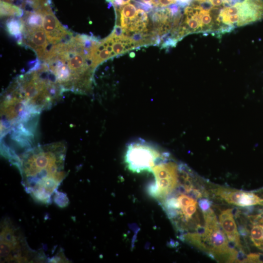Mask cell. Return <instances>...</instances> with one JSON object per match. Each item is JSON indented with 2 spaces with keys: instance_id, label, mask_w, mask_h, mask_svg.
Returning <instances> with one entry per match:
<instances>
[{
  "instance_id": "obj_1",
  "label": "cell",
  "mask_w": 263,
  "mask_h": 263,
  "mask_svg": "<svg viewBox=\"0 0 263 263\" xmlns=\"http://www.w3.org/2000/svg\"><path fill=\"white\" fill-rule=\"evenodd\" d=\"M98 40L85 34L73 35L52 45L41 61L64 92L92 93L96 69L92 53Z\"/></svg>"
},
{
  "instance_id": "obj_2",
  "label": "cell",
  "mask_w": 263,
  "mask_h": 263,
  "mask_svg": "<svg viewBox=\"0 0 263 263\" xmlns=\"http://www.w3.org/2000/svg\"><path fill=\"white\" fill-rule=\"evenodd\" d=\"M66 147L64 142L32 147L20 154L17 166L25 190L37 202L49 204L64 179Z\"/></svg>"
},
{
  "instance_id": "obj_3",
  "label": "cell",
  "mask_w": 263,
  "mask_h": 263,
  "mask_svg": "<svg viewBox=\"0 0 263 263\" xmlns=\"http://www.w3.org/2000/svg\"><path fill=\"white\" fill-rule=\"evenodd\" d=\"M39 114L27 103L13 81L1 97V146L15 150L31 147Z\"/></svg>"
},
{
  "instance_id": "obj_4",
  "label": "cell",
  "mask_w": 263,
  "mask_h": 263,
  "mask_svg": "<svg viewBox=\"0 0 263 263\" xmlns=\"http://www.w3.org/2000/svg\"><path fill=\"white\" fill-rule=\"evenodd\" d=\"M113 6L116 16L113 32L132 38L138 48L161 45L152 20L153 8L136 0H123Z\"/></svg>"
},
{
  "instance_id": "obj_5",
  "label": "cell",
  "mask_w": 263,
  "mask_h": 263,
  "mask_svg": "<svg viewBox=\"0 0 263 263\" xmlns=\"http://www.w3.org/2000/svg\"><path fill=\"white\" fill-rule=\"evenodd\" d=\"M14 81L27 103L39 113L52 107L64 92L38 59L28 72Z\"/></svg>"
},
{
  "instance_id": "obj_6",
  "label": "cell",
  "mask_w": 263,
  "mask_h": 263,
  "mask_svg": "<svg viewBox=\"0 0 263 263\" xmlns=\"http://www.w3.org/2000/svg\"><path fill=\"white\" fill-rule=\"evenodd\" d=\"M124 158L129 170L140 173L151 172L156 165L170 160V155L153 143L138 139L127 145Z\"/></svg>"
},
{
  "instance_id": "obj_7",
  "label": "cell",
  "mask_w": 263,
  "mask_h": 263,
  "mask_svg": "<svg viewBox=\"0 0 263 263\" xmlns=\"http://www.w3.org/2000/svg\"><path fill=\"white\" fill-rule=\"evenodd\" d=\"M36 254L30 249L19 230L5 218L0 226L1 263L30 262Z\"/></svg>"
},
{
  "instance_id": "obj_8",
  "label": "cell",
  "mask_w": 263,
  "mask_h": 263,
  "mask_svg": "<svg viewBox=\"0 0 263 263\" xmlns=\"http://www.w3.org/2000/svg\"><path fill=\"white\" fill-rule=\"evenodd\" d=\"M205 222L204 231L201 234L206 246V253L214 260L228 263L237 261L239 253L229 244L217 217L208 216L205 219Z\"/></svg>"
},
{
  "instance_id": "obj_9",
  "label": "cell",
  "mask_w": 263,
  "mask_h": 263,
  "mask_svg": "<svg viewBox=\"0 0 263 263\" xmlns=\"http://www.w3.org/2000/svg\"><path fill=\"white\" fill-rule=\"evenodd\" d=\"M154 182L148 187V192L159 202L173 192L179 183L178 164L169 160L154 166L151 170Z\"/></svg>"
},
{
  "instance_id": "obj_10",
  "label": "cell",
  "mask_w": 263,
  "mask_h": 263,
  "mask_svg": "<svg viewBox=\"0 0 263 263\" xmlns=\"http://www.w3.org/2000/svg\"><path fill=\"white\" fill-rule=\"evenodd\" d=\"M138 46L131 38L113 31L106 38L99 39L93 50L94 65L96 68L104 61L122 55Z\"/></svg>"
},
{
  "instance_id": "obj_11",
  "label": "cell",
  "mask_w": 263,
  "mask_h": 263,
  "mask_svg": "<svg viewBox=\"0 0 263 263\" xmlns=\"http://www.w3.org/2000/svg\"><path fill=\"white\" fill-rule=\"evenodd\" d=\"M38 11L42 14L43 27L50 44L55 45L73 35L72 32L61 24L49 3Z\"/></svg>"
},
{
  "instance_id": "obj_12",
  "label": "cell",
  "mask_w": 263,
  "mask_h": 263,
  "mask_svg": "<svg viewBox=\"0 0 263 263\" xmlns=\"http://www.w3.org/2000/svg\"><path fill=\"white\" fill-rule=\"evenodd\" d=\"M23 26L21 45L32 49L38 59L42 61L49 50L48 47L50 44L43 25L28 26L23 24Z\"/></svg>"
},
{
  "instance_id": "obj_13",
  "label": "cell",
  "mask_w": 263,
  "mask_h": 263,
  "mask_svg": "<svg viewBox=\"0 0 263 263\" xmlns=\"http://www.w3.org/2000/svg\"><path fill=\"white\" fill-rule=\"evenodd\" d=\"M212 191L226 203L236 206L245 207L263 205V199L252 192L223 187H217Z\"/></svg>"
},
{
  "instance_id": "obj_14",
  "label": "cell",
  "mask_w": 263,
  "mask_h": 263,
  "mask_svg": "<svg viewBox=\"0 0 263 263\" xmlns=\"http://www.w3.org/2000/svg\"><path fill=\"white\" fill-rule=\"evenodd\" d=\"M233 214L232 208L223 210L219 216L220 225L228 241L240 251H243L239 232Z\"/></svg>"
},
{
  "instance_id": "obj_15",
  "label": "cell",
  "mask_w": 263,
  "mask_h": 263,
  "mask_svg": "<svg viewBox=\"0 0 263 263\" xmlns=\"http://www.w3.org/2000/svg\"><path fill=\"white\" fill-rule=\"evenodd\" d=\"M5 27L7 32L17 39L18 43L21 44L23 24L20 18L12 17L6 21Z\"/></svg>"
},
{
  "instance_id": "obj_16",
  "label": "cell",
  "mask_w": 263,
  "mask_h": 263,
  "mask_svg": "<svg viewBox=\"0 0 263 263\" xmlns=\"http://www.w3.org/2000/svg\"><path fill=\"white\" fill-rule=\"evenodd\" d=\"M23 10L19 6L12 3L0 0L1 17L21 18L23 16Z\"/></svg>"
},
{
  "instance_id": "obj_17",
  "label": "cell",
  "mask_w": 263,
  "mask_h": 263,
  "mask_svg": "<svg viewBox=\"0 0 263 263\" xmlns=\"http://www.w3.org/2000/svg\"><path fill=\"white\" fill-rule=\"evenodd\" d=\"M250 237L254 245L263 251V225L253 224Z\"/></svg>"
},
{
  "instance_id": "obj_18",
  "label": "cell",
  "mask_w": 263,
  "mask_h": 263,
  "mask_svg": "<svg viewBox=\"0 0 263 263\" xmlns=\"http://www.w3.org/2000/svg\"><path fill=\"white\" fill-rule=\"evenodd\" d=\"M24 11H37L49 3V0H18Z\"/></svg>"
},
{
  "instance_id": "obj_19",
  "label": "cell",
  "mask_w": 263,
  "mask_h": 263,
  "mask_svg": "<svg viewBox=\"0 0 263 263\" xmlns=\"http://www.w3.org/2000/svg\"><path fill=\"white\" fill-rule=\"evenodd\" d=\"M153 8H163L176 3V0H136Z\"/></svg>"
},
{
  "instance_id": "obj_20",
  "label": "cell",
  "mask_w": 263,
  "mask_h": 263,
  "mask_svg": "<svg viewBox=\"0 0 263 263\" xmlns=\"http://www.w3.org/2000/svg\"><path fill=\"white\" fill-rule=\"evenodd\" d=\"M198 206L203 212H205L210 208L212 202L208 199L202 198L198 201Z\"/></svg>"
},
{
  "instance_id": "obj_21",
  "label": "cell",
  "mask_w": 263,
  "mask_h": 263,
  "mask_svg": "<svg viewBox=\"0 0 263 263\" xmlns=\"http://www.w3.org/2000/svg\"><path fill=\"white\" fill-rule=\"evenodd\" d=\"M242 262L243 263H261V255L256 253H251L248 254Z\"/></svg>"
},
{
  "instance_id": "obj_22",
  "label": "cell",
  "mask_w": 263,
  "mask_h": 263,
  "mask_svg": "<svg viewBox=\"0 0 263 263\" xmlns=\"http://www.w3.org/2000/svg\"><path fill=\"white\" fill-rule=\"evenodd\" d=\"M1 1L12 3L14 0H1Z\"/></svg>"
},
{
  "instance_id": "obj_23",
  "label": "cell",
  "mask_w": 263,
  "mask_h": 263,
  "mask_svg": "<svg viewBox=\"0 0 263 263\" xmlns=\"http://www.w3.org/2000/svg\"><path fill=\"white\" fill-rule=\"evenodd\" d=\"M107 0L109 1H110V0Z\"/></svg>"
}]
</instances>
